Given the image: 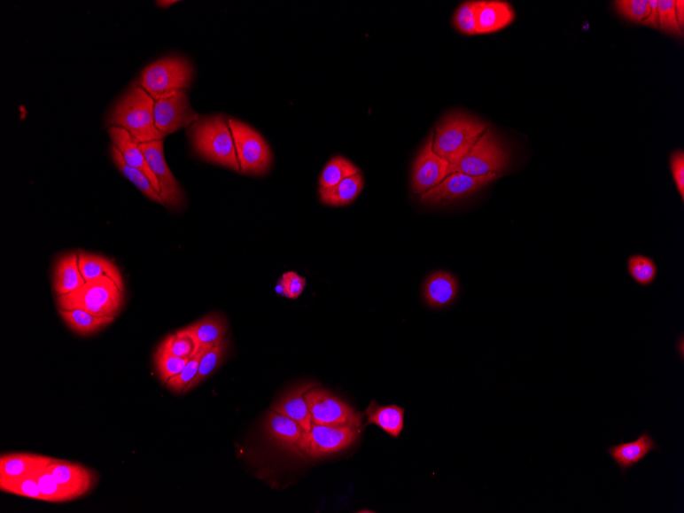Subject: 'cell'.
<instances>
[{
    "label": "cell",
    "mask_w": 684,
    "mask_h": 513,
    "mask_svg": "<svg viewBox=\"0 0 684 513\" xmlns=\"http://www.w3.org/2000/svg\"><path fill=\"white\" fill-rule=\"evenodd\" d=\"M111 156L118 169H120L123 175L133 183L144 196L148 197L149 199L166 206V203L163 202L160 194L154 189L152 183L148 180V177L144 175L141 170L128 166L123 159L120 150L115 146H112L111 148Z\"/></svg>",
    "instance_id": "cell-28"
},
{
    "label": "cell",
    "mask_w": 684,
    "mask_h": 513,
    "mask_svg": "<svg viewBox=\"0 0 684 513\" xmlns=\"http://www.w3.org/2000/svg\"><path fill=\"white\" fill-rule=\"evenodd\" d=\"M159 348L164 352L174 354L175 357L183 359H190L197 354L195 341L189 335L181 331L175 335H170L162 342Z\"/></svg>",
    "instance_id": "cell-34"
},
{
    "label": "cell",
    "mask_w": 684,
    "mask_h": 513,
    "mask_svg": "<svg viewBox=\"0 0 684 513\" xmlns=\"http://www.w3.org/2000/svg\"><path fill=\"white\" fill-rule=\"evenodd\" d=\"M614 4L618 14L628 21L642 23L649 15V0H618Z\"/></svg>",
    "instance_id": "cell-39"
},
{
    "label": "cell",
    "mask_w": 684,
    "mask_h": 513,
    "mask_svg": "<svg viewBox=\"0 0 684 513\" xmlns=\"http://www.w3.org/2000/svg\"><path fill=\"white\" fill-rule=\"evenodd\" d=\"M364 177L361 174L354 175L338 183L332 188H320L321 201L329 206H346L356 200L364 189Z\"/></svg>",
    "instance_id": "cell-25"
},
{
    "label": "cell",
    "mask_w": 684,
    "mask_h": 513,
    "mask_svg": "<svg viewBox=\"0 0 684 513\" xmlns=\"http://www.w3.org/2000/svg\"><path fill=\"white\" fill-rule=\"evenodd\" d=\"M486 130L481 120L462 113L446 117L437 128L432 149L450 164L467 155Z\"/></svg>",
    "instance_id": "cell-3"
},
{
    "label": "cell",
    "mask_w": 684,
    "mask_h": 513,
    "mask_svg": "<svg viewBox=\"0 0 684 513\" xmlns=\"http://www.w3.org/2000/svg\"><path fill=\"white\" fill-rule=\"evenodd\" d=\"M139 147L149 164L151 170L157 177L160 186V196L166 206L170 208H180L185 203L179 183L167 167L164 157L163 140L140 144Z\"/></svg>",
    "instance_id": "cell-10"
},
{
    "label": "cell",
    "mask_w": 684,
    "mask_h": 513,
    "mask_svg": "<svg viewBox=\"0 0 684 513\" xmlns=\"http://www.w3.org/2000/svg\"><path fill=\"white\" fill-rule=\"evenodd\" d=\"M177 2H171V0H162V2H156L158 5L162 6V8H168V6L173 5L176 4Z\"/></svg>",
    "instance_id": "cell-45"
},
{
    "label": "cell",
    "mask_w": 684,
    "mask_h": 513,
    "mask_svg": "<svg viewBox=\"0 0 684 513\" xmlns=\"http://www.w3.org/2000/svg\"><path fill=\"white\" fill-rule=\"evenodd\" d=\"M433 134L414 163L412 170V189L416 194H424L437 187L451 175V164L435 153L432 149Z\"/></svg>",
    "instance_id": "cell-11"
},
{
    "label": "cell",
    "mask_w": 684,
    "mask_h": 513,
    "mask_svg": "<svg viewBox=\"0 0 684 513\" xmlns=\"http://www.w3.org/2000/svg\"><path fill=\"white\" fill-rule=\"evenodd\" d=\"M459 293V283L450 273L436 272L427 278L424 296L432 307H446L453 304Z\"/></svg>",
    "instance_id": "cell-20"
},
{
    "label": "cell",
    "mask_w": 684,
    "mask_h": 513,
    "mask_svg": "<svg viewBox=\"0 0 684 513\" xmlns=\"http://www.w3.org/2000/svg\"><path fill=\"white\" fill-rule=\"evenodd\" d=\"M199 115L190 107L186 91L155 101L156 128L164 136L175 133L198 120Z\"/></svg>",
    "instance_id": "cell-12"
},
{
    "label": "cell",
    "mask_w": 684,
    "mask_h": 513,
    "mask_svg": "<svg viewBox=\"0 0 684 513\" xmlns=\"http://www.w3.org/2000/svg\"><path fill=\"white\" fill-rule=\"evenodd\" d=\"M360 173V169L346 158L334 157L322 171L319 180L320 188H332L347 177Z\"/></svg>",
    "instance_id": "cell-29"
},
{
    "label": "cell",
    "mask_w": 684,
    "mask_h": 513,
    "mask_svg": "<svg viewBox=\"0 0 684 513\" xmlns=\"http://www.w3.org/2000/svg\"><path fill=\"white\" fill-rule=\"evenodd\" d=\"M276 292L281 296H285V289L284 286H283L281 279L278 281L277 285H276Z\"/></svg>",
    "instance_id": "cell-44"
},
{
    "label": "cell",
    "mask_w": 684,
    "mask_h": 513,
    "mask_svg": "<svg viewBox=\"0 0 684 513\" xmlns=\"http://www.w3.org/2000/svg\"><path fill=\"white\" fill-rule=\"evenodd\" d=\"M508 151L491 129H486L475 146L462 159L451 164V174L460 173L471 176L498 175L508 168Z\"/></svg>",
    "instance_id": "cell-6"
},
{
    "label": "cell",
    "mask_w": 684,
    "mask_h": 513,
    "mask_svg": "<svg viewBox=\"0 0 684 513\" xmlns=\"http://www.w3.org/2000/svg\"><path fill=\"white\" fill-rule=\"evenodd\" d=\"M124 299V291L113 280L101 277L85 282L78 291L58 298L61 310H83L98 317H117Z\"/></svg>",
    "instance_id": "cell-4"
},
{
    "label": "cell",
    "mask_w": 684,
    "mask_h": 513,
    "mask_svg": "<svg viewBox=\"0 0 684 513\" xmlns=\"http://www.w3.org/2000/svg\"><path fill=\"white\" fill-rule=\"evenodd\" d=\"M307 402L313 424L361 430L363 416L334 394L318 389V385L307 392Z\"/></svg>",
    "instance_id": "cell-8"
},
{
    "label": "cell",
    "mask_w": 684,
    "mask_h": 513,
    "mask_svg": "<svg viewBox=\"0 0 684 513\" xmlns=\"http://www.w3.org/2000/svg\"><path fill=\"white\" fill-rule=\"evenodd\" d=\"M675 12H676V17H677V19H679V23L680 25V27L683 28V26H684V2H683V0H676V2H675Z\"/></svg>",
    "instance_id": "cell-43"
},
{
    "label": "cell",
    "mask_w": 684,
    "mask_h": 513,
    "mask_svg": "<svg viewBox=\"0 0 684 513\" xmlns=\"http://www.w3.org/2000/svg\"><path fill=\"white\" fill-rule=\"evenodd\" d=\"M227 346L228 340L225 338L203 354L200 360L198 373H197L196 377L188 386V392L195 389L197 385L203 383V381L209 377L210 375L214 372L216 368L221 365L223 357H225Z\"/></svg>",
    "instance_id": "cell-30"
},
{
    "label": "cell",
    "mask_w": 684,
    "mask_h": 513,
    "mask_svg": "<svg viewBox=\"0 0 684 513\" xmlns=\"http://www.w3.org/2000/svg\"><path fill=\"white\" fill-rule=\"evenodd\" d=\"M657 0H649V15L642 22L643 25L649 26L650 28H659V12H657Z\"/></svg>",
    "instance_id": "cell-42"
},
{
    "label": "cell",
    "mask_w": 684,
    "mask_h": 513,
    "mask_svg": "<svg viewBox=\"0 0 684 513\" xmlns=\"http://www.w3.org/2000/svg\"><path fill=\"white\" fill-rule=\"evenodd\" d=\"M35 477L37 479L39 489H41L43 494L44 501L61 503L77 499L74 493H72L56 481V478L52 477L48 469L37 473Z\"/></svg>",
    "instance_id": "cell-31"
},
{
    "label": "cell",
    "mask_w": 684,
    "mask_h": 513,
    "mask_svg": "<svg viewBox=\"0 0 684 513\" xmlns=\"http://www.w3.org/2000/svg\"><path fill=\"white\" fill-rule=\"evenodd\" d=\"M498 175L471 176L453 173L435 188L421 195V200L429 204H442L456 201L476 193L477 190L494 182Z\"/></svg>",
    "instance_id": "cell-13"
},
{
    "label": "cell",
    "mask_w": 684,
    "mask_h": 513,
    "mask_svg": "<svg viewBox=\"0 0 684 513\" xmlns=\"http://www.w3.org/2000/svg\"><path fill=\"white\" fill-rule=\"evenodd\" d=\"M281 281L285 289V298L291 299H299L307 285V279L295 272L285 273Z\"/></svg>",
    "instance_id": "cell-40"
},
{
    "label": "cell",
    "mask_w": 684,
    "mask_h": 513,
    "mask_svg": "<svg viewBox=\"0 0 684 513\" xmlns=\"http://www.w3.org/2000/svg\"><path fill=\"white\" fill-rule=\"evenodd\" d=\"M196 153L204 159L241 173L229 120L222 115L197 121L190 129Z\"/></svg>",
    "instance_id": "cell-2"
},
{
    "label": "cell",
    "mask_w": 684,
    "mask_h": 513,
    "mask_svg": "<svg viewBox=\"0 0 684 513\" xmlns=\"http://www.w3.org/2000/svg\"><path fill=\"white\" fill-rule=\"evenodd\" d=\"M670 167L676 188L679 190L681 199L684 200V153L682 150H677L671 155Z\"/></svg>",
    "instance_id": "cell-41"
},
{
    "label": "cell",
    "mask_w": 684,
    "mask_h": 513,
    "mask_svg": "<svg viewBox=\"0 0 684 513\" xmlns=\"http://www.w3.org/2000/svg\"><path fill=\"white\" fill-rule=\"evenodd\" d=\"M478 2H465L454 14V26L464 35H477Z\"/></svg>",
    "instance_id": "cell-37"
},
{
    "label": "cell",
    "mask_w": 684,
    "mask_h": 513,
    "mask_svg": "<svg viewBox=\"0 0 684 513\" xmlns=\"http://www.w3.org/2000/svg\"><path fill=\"white\" fill-rule=\"evenodd\" d=\"M628 272L641 286H649L656 280L657 268L653 260L644 255H633L627 261Z\"/></svg>",
    "instance_id": "cell-32"
},
{
    "label": "cell",
    "mask_w": 684,
    "mask_h": 513,
    "mask_svg": "<svg viewBox=\"0 0 684 513\" xmlns=\"http://www.w3.org/2000/svg\"><path fill=\"white\" fill-rule=\"evenodd\" d=\"M0 489L9 494L22 496L44 501L35 477H24L0 481Z\"/></svg>",
    "instance_id": "cell-33"
},
{
    "label": "cell",
    "mask_w": 684,
    "mask_h": 513,
    "mask_svg": "<svg viewBox=\"0 0 684 513\" xmlns=\"http://www.w3.org/2000/svg\"><path fill=\"white\" fill-rule=\"evenodd\" d=\"M206 352L201 350L194 357L190 358L183 371L167 381V389L175 393H187L188 386L192 383L197 373H198L200 360Z\"/></svg>",
    "instance_id": "cell-35"
},
{
    "label": "cell",
    "mask_w": 684,
    "mask_h": 513,
    "mask_svg": "<svg viewBox=\"0 0 684 513\" xmlns=\"http://www.w3.org/2000/svg\"><path fill=\"white\" fill-rule=\"evenodd\" d=\"M155 360L158 374H159L162 383L166 385L170 378L180 374L190 361V359L175 357L174 354L162 351L161 348H158Z\"/></svg>",
    "instance_id": "cell-36"
},
{
    "label": "cell",
    "mask_w": 684,
    "mask_h": 513,
    "mask_svg": "<svg viewBox=\"0 0 684 513\" xmlns=\"http://www.w3.org/2000/svg\"><path fill=\"white\" fill-rule=\"evenodd\" d=\"M154 105V98L139 83L134 84L112 110L108 122L128 130L139 144L161 141L166 136L156 128Z\"/></svg>",
    "instance_id": "cell-1"
},
{
    "label": "cell",
    "mask_w": 684,
    "mask_h": 513,
    "mask_svg": "<svg viewBox=\"0 0 684 513\" xmlns=\"http://www.w3.org/2000/svg\"><path fill=\"white\" fill-rule=\"evenodd\" d=\"M317 385H306L288 393L277 404L273 406V411L282 414L299 423L305 431L312 429L310 410L307 402V393Z\"/></svg>",
    "instance_id": "cell-21"
},
{
    "label": "cell",
    "mask_w": 684,
    "mask_h": 513,
    "mask_svg": "<svg viewBox=\"0 0 684 513\" xmlns=\"http://www.w3.org/2000/svg\"><path fill=\"white\" fill-rule=\"evenodd\" d=\"M268 436L287 449L299 451L305 430L295 420L277 412H269L266 421Z\"/></svg>",
    "instance_id": "cell-22"
},
{
    "label": "cell",
    "mask_w": 684,
    "mask_h": 513,
    "mask_svg": "<svg viewBox=\"0 0 684 513\" xmlns=\"http://www.w3.org/2000/svg\"><path fill=\"white\" fill-rule=\"evenodd\" d=\"M48 470L58 484L74 493L77 498L88 494L95 488L97 481L94 470L82 464L64 462V460L55 459Z\"/></svg>",
    "instance_id": "cell-14"
},
{
    "label": "cell",
    "mask_w": 684,
    "mask_h": 513,
    "mask_svg": "<svg viewBox=\"0 0 684 513\" xmlns=\"http://www.w3.org/2000/svg\"><path fill=\"white\" fill-rule=\"evenodd\" d=\"M180 331L192 338L198 353L207 351L225 339L228 324L222 315L213 314Z\"/></svg>",
    "instance_id": "cell-19"
},
{
    "label": "cell",
    "mask_w": 684,
    "mask_h": 513,
    "mask_svg": "<svg viewBox=\"0 0 684 513\" xmlns=\"http://www.w3.org/2000/svg\"><path fill=\"white\" fill-rule=\"evenodd\" d=\"M654 451H660V447L648 431H643L633 442L610 446L607 449L608 455L624 475Z\"/></svg>",
    "instance_id": "cell-15"
},
{
    "label": "cell",
    "mask_w": 684,
    "mask_h": 513,
    "mask_svg": "<svg viewBox=\"0 0 684 513\" xmlns=\"http://www.w3.org/2000/svg\"><path fill=\"white\" fill-rule=\"evenodd\" d=\"M359 436L360 430L353 427L312 424V429L302 435L299 451L318 459L348 448Z\"/></svg>",
    "instance_id": "cell-9"
},
{
    "label": "cell",
    "mask_w": 684,
    "mask_h": 513,
    "mask_svg": "<svg viewBox=\"0 0 684 513\" xmlns=\"http://www.w3.org/2000/svg\"><path fill=\"white\" fill-rule=\"evenodd\" d=\"M84 284L85 280L78 265V253L63 256L55 269L54 291L58 298L74 292Z\"/></svg>",
    "instance_id": "cell-23"
},
{
    "label": "cell",
    "mask_w": 684,
    "mask_h": 513,
    "mask_svg": "<svg viewBox=\"0 0 684 513\" xmlns=\"http://www.w3.org/2000/svg\"><path fill=\"white\" fill-rule=\"evenodd\" d=\"M367 425L380 427L390 436L398 439L404 429L405 410L399 406H379L373 400L366 410Z\"/></svg>",
    "instance_id": "cell-24"
},
{
    "label": "cell",
    "mask_w": 684,
    "mask_h": 513,
    "mask_svg": "<svg viewBox=\"0 0 684 513\" xmlns=\"http://www.w3.org/2000/svg\"><path fill=\"white\" fill-rule=\"evenodd\" d=\"M66 324L74 332L84 335L94 334L115 320L114 317H98L83 310H58Z\"/></svg>",
    "instance_id": "cell-27"
},
{
    "label": "cell",
    "mask_w": 684,
    "mask_h": 513,
    "mask_svg": "<svg viewBox=\"0 0 684 513\" xmlns=\"http://www.w3.org/2000/svg\"><path fill=\"white\" fill-rule=\"evenodd\" d=\"M78 265L85 282L101 277L113 280L124 291L123 280L120 269L111 260L102 256L78 253Z\"/></svg>",
    "instance_id": "cell-26"
},
{
    "label": "cell",
    "mask_w": 684,
    "mask_h": 513,
    "mask_svg": "<svg viewBox=\"0 0 684 513\" xmlns=\"http://www.w3.org/2000/svg\"><path fill=\"white\" fill-rule=\"evenodd\" d=\"M109 135L113 146L120 150L125 162L131 167L141 170L148 177V180L152 183L157 192L160 194V186L157 177L151 170L146 158H144L139 147V144L134 141L133 136H131L128 131L121 128L110 127Z\"/></svg>",
    "instance_id": "cell-18"
},
{
    "label": "cell",
    "mask_w": 684,
    "mask_h": 513,
    "mask_svg": "<svg viewBox=\"0 0 684 513\" xmlns=\"http://www.w3.org/2000/svg\"><path fill=\"white\" fill-rule=\"evenodd\" d=\"M55 459L35 454H9L0 458V481L35 477L47 470Z\"/></svg>",
    "instance_id": "cell-16"
},
{
    "label": "cell",
    "mask_w": 684,
    "mask_h": 513,
    "mask_svg": "<svg viewBox=\"0 0 684 513\" xmlns=\"http://www.w3.org/2000/svg\"><path fill=\"white\" fill-rule=\"evenodd\" d=\"M516 19V12L509 3L500 0L478 2L477 35H489L502 30Z\"/></svg>",
    "instance_id": "cell-17"
},
{
    "label": "cell",
    "mask_w": 684,
    "mask_h": 513,
    "mask_svg": "<svg viewBox=\"0 0 684 513\" xmlns=\"http://www.w3.org/2000/svg\"><path fill=\"white\" fill-rule=\"evenodd\" d=\"M229 125L234 137L241 173L266 175L272 166L273 155L264 137L249 125L238 120H229Z\"/></svg>",
    "instance_id": "cell-7"
},
{
    "label": "cell",
    "mask_w": 684,
    "mask_h": 513,
    "mask_svg": "<svg viewBox=\"0 0 684 513\" xmlns=\"http://www.w3.org/2000/svg\"><path fill=\"white\" fill-rule=\"evenodd\" d=\"M659 12V28L666 35L681 37L683 30L676 17L674 0H660L657 4Z\"/></svg>",
    "instance_id": "cell-38"
},
{
    "label": "cell",
    "mask_w": 684,
    "mask_h": 513,
    "mask_svg": "<svg viewBox=\"0 0 684 513\" xmlns=\"http://www.w3.org/2000/svg\"><path fill=\"white\" fill-rule=\"evenodd\" d=\"M194 77V68L186 58L168 57L144 68L139 82L155 101L185 91Z\"/></svg>",
    "instance_id": "cell-5"
}]
</instances>
